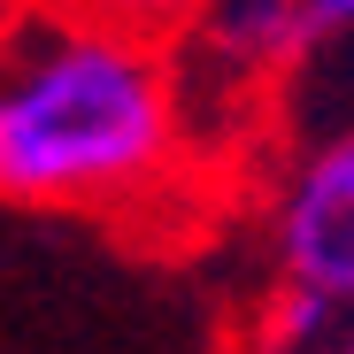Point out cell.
Wrapping results in <instances>:
<instances>
[{
    "label": "cell",
    "mask_w": 354,
    "mask_h": 354,
    "mask_svg": "<svg viewBox=\"0 0 354 354\" xmlns=\"http://www.w3.org/2000/svg\"><path fill=\"white\" fill-rule=\"evenodd\" d=\"M185 154V77L131 24H46L0 62V201L124 208Z\"/></svg>",
    "instance_id": "1"
},
{
    "label": "cell",
    "mask_w": 354,
    "mask_h": 354,
    "mask_svg": "<svg viewBox=\"0 0 354 354\" xmlns=\"http://www.w3.org/2000/svg\"><path fill=\"white\" fill-rule=\"evenodd\" d=\"M270 292L292 301H354V115L292 147L262 208Z\"/></svg>",
    "instance_id": "2"
},
{
    "label": "cell",
    "mask_w": 354,
    "mask_h": 354,
    "mask_svg": "<svg viewBox=\"0 0 354 354\" xmlns=\"http://www.w3.org/2000/svg\"><path fill=\"white\" fill-rule=\"evenodd\" d=\"M201 39L223 70L308 77L324 54L354 46V0H223L201 16Z\"/></svg>",
    "instance_id": "3"
},
{
    "label": "cell",
    "mask_w": 354,
    "mask_h": 354,
    "mask_svg": "<svg viewBox=\"0 0 354 354\" xmlns=\"http://www.w3.org/2000/svg\"><path fill=\"white\" fill-rule=\"evenodd\" d=\"M247 354H354V301L262 292V308L247 324Z\"/></svg>",
    "instance_id": "4"
}]
</instances>
